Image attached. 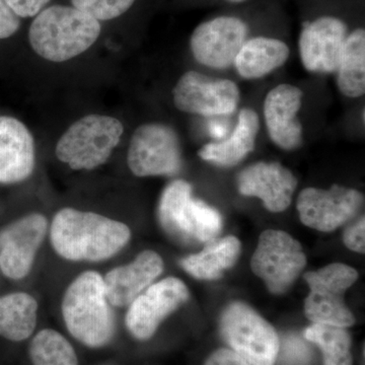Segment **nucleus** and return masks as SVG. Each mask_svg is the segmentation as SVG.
Masks as SVG:
<instances>
[{"label": "nucleus", "instance_id": "4be33fe9", "mask_svg": "<svg viewBox=\"0 0 365 365\" xmlns=\"http://www.w3.org/2000/svg\"><path fill=\"white\" fill-rule=\"evenodd\" d=\"M240 253L241 242L230 235L206 242L200 253L182 259L181 266L197 279L215 280L222 277L223 271L235 265Z\"/></svg>", "mask_w": 365, "mask_h": 365}, {"label": "nucleus", "instance_id": "bb28decb", "mask_svg": "<svg viewBox=\"0 0 365 365\" xmlns=\"http://www.w3.org/2000/svg\"><path fill=\"white\" fill-rule=\"evenodd\" d=\"M135 0H71L72 6L98 21H111L128 11Z\"/></svg>", "mask_w": 365, "mask_h": 365}, {"label": "nucleus", "instance_id": "1a4fd4ad", "mask_svg": "<svg viewBox=\"0 0 365 365\" xmlns=\"http://www.w3.org/2000/svg\"><path fill=\"white\" fill-rule=\"evenodd\" d=\"M306 265L302 245L287 232L274 230L262 232L251 261L253 272L275 294L287 292Z\"/></svg>", "mask_w": 365, "mask_h": 365}, {"label": "nucleus", "instance_id": "412c9836", "mask_svg": "<svg viewBox=\"0 0 365 365\" xmlns=\"http://www.w3.org/2000/svg\"><path fill=\"white\" fill-rule=\"evenodd\" d=\"M290 49L276 38H250L235 57L234 66L242 78L254 81L265 78L287 63Z\"/></svg>", "mask_w": 365, "mask_h": 365}, {"label": "nucleus", "instance_id": "9d476101", "mask_svg": "<svg viewBox=\"0 0 365 365\" xmlns=\"http://www.w3.org/2000/svg\"><path fill=\"white\" fill-rule=\"evenodd\" d=\"M173 102L179 111L188 114L227 116L237 111L241 91L230 79L190 71L182 74L173 88Z\"/></svg>", "mask_w": 365, "mask_h": 365}, {"label": "nucleus", "instance_id": "b1692460", "mask_svg": "<svg viewBox=\"0 0 365 365\" xmlns=\"http://www.w3.org/2000/svg\"><path fill=\"white\" fill-rule=\"evenodd\" d=\"M338 88L347 98H360L365 93V31L355 29L346 38L335 72Z\"/></svg>", "mask_w": 365, "mask_h": 365}, {"label": "nucleus", "instance_id": "6e6552de", "mask_svg": "<svg viewBox=\"0 0 365 365\" xmlns=\"http://www.w3.org/2000/svg\"><path fill=\"white\" fill-rule=\"evenodd\" d=\"M127 163L137 177L179 174L182 160L177 132L163 123L141 125L131 137Z\"/></svg>", "mask_w": 365, "mask_h": 365}, {"label": "nucleus", "instance_id": "5701e85b", "mask_svg": "<svg viewBox=\"0 0 365 365\" xmlns=\"http://www.w3.org/2000/svg\"><path fill=\"white\" fill-rule=\"evenodd\" d=\"M38 302L32 295L16 292L0 297V336L21 342L33 335L37 325Z\"/></svg>", "mask_w": 365, "mask_h": 365}, {"label": "nucleus", "instance_id": "0eeeda50", "mask_svg": "<svg viewBox=\"0 0 365 365\" xmlns=\"http://www.w3.org/2000/svg\"><path fill=\"white\" fill-rule=\"evenodd\" d=\"M309 297L304 314L313 324L348 328L355 323L354 316L344 302L345 292L359 279V272L345 264L334 263L318 271L304 274Z\"/></svg>", "mask_w": 365, "mask_h": 365}, {"label": "nucleus", "instance_id": "423d86ee", "mask_svg": "<svg viewBox=\"0 0 365 365\" xmlns=\"http://www.w3.org/2000/svg\"><path fill=\"white\" fill-rule=\"evenodd\" d=\"M220 332L232 351L252 365H274L280 342L275 329L251 307L232 302L220 318Z\"/></svg>", "mask_w": 365, "mask_h": 365}, {"label": "nucleus", "instance_id": "a878e982", "mask_svg": "<svg viewBox=\"0 0 365 365\" xmlns=\"http://www.w3.org/2000/svg\"><path fill=\"white\" fill-rule=\"evenodd\" d=\"M29 353L33 365H78V355L69 341L52 329L36 334Z\"/></svg>", "mask_w": 365, "mask_h": 365}, {"label": "nucleus", "instance_id": "393cba45", "mask_svg": "<svg viewBox=\"0 0 365 365\" xmlns=\"http://www.w3.org/2000/svg\"><path fill=\"white\" fill-rule=\"evenodd\" d=\"M304 338L321 348L324 365H352L351 337L346 328L312 324L304 331Z\"/></svg>", "mask_w": 365, "mask_h": 365}, {"label": "nucleus", "instance_id": "f257e3e1", "mask_svg": "<svg viewBox=\"0 0 365 365\" xmlns=\"http://www.w3.org/2000/svg\"><path fill=\"white\" fill-rule=\"evenodd\" d=\"M53 249L69 261L100 262L112 258L130 241L128 225L98 213L63 208L53 218Z\"/></svg>", "mask_w": 365, "mask_h": 365}, {"label": "nucleus", "instance_id": "7ed1b4c3", "mask_svg": "<svg viewBox=\"0 0 365 365\" xmlns=\"http://www.w3.org/2000/svg\"><path fill=\"white\" fill-rule=\"evenodd\" d=\"M100 21L74 6L41 11L29 31L34 51L48 61L66 62L83 54L100 37Z\"/></svg>", "mask_w": 365, "mask_h": 365}, {"label": "nucleus", "instance_id": "ddd939ff", "mask_svg": "<svg viewBox=\"0 0 365 365\" xmlns=\"http://www.w3.org/2000/svg\"><path fill=\"white\" fill-rule=\"evenodd\" d=\"M189 299V290L179 278L167 277L153 283L129 304L125 323L133 337L148 340L163 319Z\"/></svg>", "mask_w": 365, "mask_h": 365}, {"label": "nucleus", "instance_id": "a211bd4d", "mask_svg": "<svg viewBox=\"0 0 365 365\" xmlns=\"http://www.w3.org/2000/svg\"><path fill=\"white\" fill-rule=\"evenodd\" d=\"M35 165V141L28 127L16 118L0 116V182L25 181Z\"/></svg>", "mask_w": 365, "mask_h": 365}, {"label": "nucleus", "instance_id": "2f4dec72", "mask_svg": "<svg viewBox=\"0 0 365 365\" xmlns=\"http://www.w3.org/2000/svg\"><path fill=\"white\" fill-rule=\"evenodd\" d=\"M204 365H252L232 349L216 350L206 360Z\"/></svg>", "mask_w": 365, "mask_h": 365}, {"label": "nucleus", "instance_id": "2eb2a0df", "mask_svg": "<svg viewBox=\"0 0 365 365\" xmlns=\"http://www.w3.org/2000/svg\"><path fill=\"white\" fill-rule=\"evenodd\" d=\"M47 218L40 213L24 216L0 232V269L14 280L25 278L47 234Z\"/></svg>", "mask_w": 365, "mask_h": 365}, {"label": "nucleus", "instance_id": "7c9ffc66", "mask_svg": "<svg viewBox=\"0 0 365 365\" xmlns=\"http://www.w3.org/2000/svg\"><path fill=\"white\" fill-rule=\"evenodd\" d=\"M283 355V359L289 365H304L309 361L307 346L297 339H290L285 342Z\"/></svg>", "mask_w": 365, "mask_h": 365}, {"label": "nucleus", "instance_id": "f3484780", "mask_svg": "<svg viewBox=\"0 0 365 365\" xmlns=\"http://www.w3.org/2000/svg\"><path fill=\"white\" fill-rule=\"evenodd\" d=\"M237 189L244 196L257 197L271 212H282L289 207L297 179L277 162H259L242 170Z\"/></svg>", "mask_w": 365, "mask_h": 365}, {"label": "nucleus", "instance_id": "39448f33", "mask_svg": "<svg viewBox=\"0 0 365 365\" xmlns=\"http://www.w3.org/2000/svg\"><path fill=\"white\" fill-rule=\"evenodd\" d=\"M123 132V124L116 118L88 115L62 134L55 153L72 170H93L109 160Z\"/></svg>", "mask_w": 365, "mask_h": 365}, {"label": "nucleus", "instance_id": "f03ea898", "mask_svg": "<svg viewBox=\"0 0 365 365\" xmlns=\"http://www.w3.org/2000/svg\"><path fill=\"white\" fill-rule=\"evenodd\" d=\"M61 309L67 330L81 344L101 348L114 338L116 319L100 273L86 271L72 281Z\"/></svg>", "mask_w": 365, "mask_h": 365}, {"label": "nucleus", "instance_id": "c756f323", "mask_svg": "<svg viewBox=\"0 0 365 365\" xmlns=\"http://www.w3.org/2000/svg\"><path fill=\"white\" fill-rule=\"evenodd\" d=\"M21 26V19L0 0V40L11 37Z\"/></svg>", "mask_w": 365, "mask_h": 365}, {"label": "nucleus", "instance_id": "c85d7f7f", "mask_svg": "<svg viewBox=\"0 0 365 365\" xmlns=\"http://www.w3.org/2000/svg\"><path fill=\"white\" fill-rule=\"evenodd\" d=\"M4 1L21 19L37 16L49 4L50 0H4Z\"/></svg>", "mask_w": 365, "mask_h": 365}, {"label": "nucleus", "instance_id": "aec40b11", "mask_svg": "<svg viewBox=\"0 0 365 365\" xmlns=\"http://www.w3.org/2000/svg\"><path fill=\"white\" fill-rule=\"evenodd\" d=\"M259 131L258 114L253 109L245 108L240 111L232 134L222 140L206 143L199 150L198 155L220 167H235L255 150Z\"/></svg>", "mask_w": 365, "mask_h": 365}, {"label": "nucleus", "instance_id": "473e14b6", "mask_svg": "<svg viewBox=\"0 0 365 365\" xmlns=\"http://www.w3.org/2000/svg\"><path fill=\"white\" fill-rule=\"evenodd\" d=\"M227 1L230 2V4H244V2L248 1V0H227Z\"/></svg>", "mask_w": 365, "mask_h": 365}, {"label": "nucleus", "instance_id": "9b49d317", "mask_svg": "<svg viewBox=\"0 0 365 365\" xmlns=\"http://www.w3.org/2000/svg\"><path fill=\"white\" fill-rule=\"evenodd\" d=\"M248 36L249 26L242 19L216 16L196 26L190 38V49L201 66L222 71L234 66Z\"/></svg>", "mask_w": 365, "mask_h": 365}, {"label": "nucleus", "instance_id": "20e7f679", "mask_svg": "<svg viewBox=\"0 0 365 365\" xmlns=\"http://www.w3.org/2000/svg\"><path fill=\"white\" fill-rule=\"evenodd\" d=\"M158 215L163 230L182 242L212 241L222 227L220 213L194 198L191 185L184 180H175L165 187Z\"/></svg>", "mask_w": 365, "mask_h": 365}, {"label": "nucleus", "instance_id": "f8f14e48", "mask_svg": "<svg viewBox=\"0 0 365 365\" xmlns=\"http://www.w3.org/2000/svg\"><path fill=\"white\" fill-rule=\"evenodd\" d=\"M364 202V197L357 190L334 185L330 189L302 190L297 207L300 220L307 227L330 232L354 217Z\"/></svg>", "mask_w": 365, "mask_h": 365}, {"label": "nucleus", "instance_id": "4468645a", "mask_svg": "<svg viewBox=\"0 0 365 365\" xmlns=\"http://www.w3.org/2000/svg\"><path fill=\"white\" fill-rule=\"evenodd\" d=\"M348 34L347 25L337 16H323L306 21L299 40L300 60L306 71L335 73Z\"/></svg>", "mask_w": 365, "mask_h": 365}, {"label": "nucleus", "instance_id": "6ab92c4d", "mask_svg": "<svg viewBox=\"0 0 365 365\" xmlns=\"http://www.w3.org/2000/svg\"><path fill=\"white\" fill-rule=\"evenodd\" d=\"M162 257L143 251L127 265L114 268L104 277L106 294L112 307L129 306L163 273Z\"/></svg>", "mask_w": 365, "mask_h": 365}, {"label": "nucleus", "instance_id": "dca6fc26", "mask_svg": "<svg viewBox=\"0 0 365 365\" xmlns=\"http://www.w3.org/2000/svg\"><path fill=\"white\" fill-rule=\"evenodd\" d=\"M304 93L299 86L281 83L268 91L263 115L269 137L283 150H294L304 143V127L299 113Z\"/></svg>", "mask_w": 365, "mask_h": 365}, {"label": "nucleus", "instance_id": "cd10ccee", "mask_svg": "<svg viewBox=\"0 0 365 365\" xmlns=\"http://www.w3.org/2000/svg\"><path fill=\"white\" fill-rule=\"evenodd\" d=\"M365 220L364 216L354 223L346 228L344 235H343V241L345 246L351 251L357 252V253H364L365 248Z\"/></svg>", "mask_w": 365, "mask_h": 365}]
</instances>
